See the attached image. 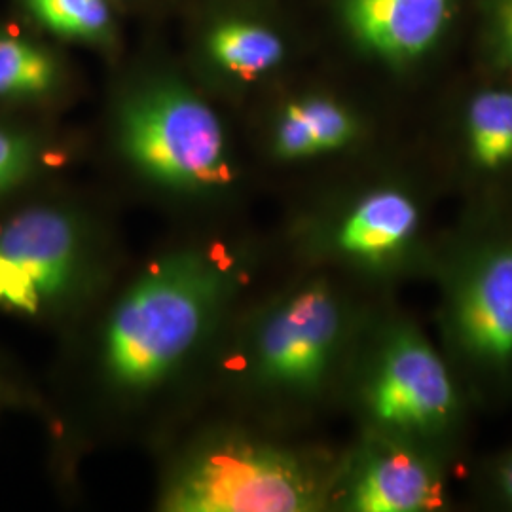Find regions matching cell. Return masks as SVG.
<instances>
[{
  "label": "cell",
  "instance_id": "1",
  "mask_svg": "<svg viewBox=\"0 0 512 512\" xmlns=\"http://www.w3.org/2000/svg\"><path fill=\"white\" fill-rule=\"evenodd\" d=\"M224 274L207 256L177 253L148 268L110 319L105 361L116 384L162 382L202 336Z\"/></svg>",
  "mask_w": 512,
  "mask_h": 512
},
{
  "label": "cell",
  "instance_id": "2",
  "mask_svg": "<svg viewBox=\"0 0 512 512\" xmlns=\"http://www.w3.org/2000/svg\"><path fill=\"white\" fill-rule=\"evenodd\" d=\"M120 143L131 164L171 188H215L234 177L219 116L177 84H156L129 99Z\"/></svg>",
  "mask_w": 512,
  "mask_h": 512
},
{
  "label": "cell",
  "instance_id": "3",
  "mask_svg": "<svg viewBox=\"0 0 512 512\" xmlns=\"http://www.w3.org/2000/svg\"><path fill=\"white\" fill-rule=\"evenodd\" d=\"M317 505V482L298 459L243 442L203 450L162 499L171 512H304Z\"/></svg>",
  "mask_w": 512,
  "mask_h": 512
},
{
  "label": "cell",
  "instance_id": "4",
  "mask_svg": "<svg viewBox=\"0 0 512 512\" xmlns=\"http://www.w3.org/2000/svg\"><path fill=\"white\" fill-rule=\"evenodd\" d=\"M76 260V226L57 209H29L0 224V308L37 313L67 291Z\"/></svg>",
  "mask_w": 512,
  "mask_h": 512
},
{
  "label": "cell",
  "instance_id": "5",
  "mask_svg": "<svg viewBox=\"0 0 512 512\" xmlns=\"http://www.w3.org/2000/svg\"><path fill=\"white\" fill-rule=\"evenodd\" d=\"M368 403L389 429L433 431L452 418L456 391L439 353L418 332L401 330L380 357Z\"/></svg>",
  "mask_w": 512,
  "mask_h": 512
},
{
  "label": "cell",
  "instance_id": "6",
  "mask_svg": "<svg viewBox=\"0 0 512 512\" xmlns=\"http://www.w3.org/2000/svg\"><path fill=\"white\" fill-rule=\"evenodd\" d=\"M342 317L325 285H311L293 296L260 332L258 368L287 389H311L327 372L340 338Z\"/></svg>",
  "mask_w": 512,
  "mask_h": 512
},
{
  "label": "cell",
  "instance_id": "7",
  "mask_svg": "<svg viewBox=\"0 0 512 512\" xmlns=\"http://www.w3.org/2000/svg\"><path fill=\"white\" fill-rule=\"evenodd\" d=\"M459 346L478 363L512 361V241H499L476 256L454 300Z\"/></svg>",
  "mask_w": 512,
  "mask_h": 512
},
{
  "label": "cell",
  "instance_id": "8",
  "mask_svg": "<svg viewBox=\"0 0 512 512\" xmlns=\"http://www.w3.org/2000/svg\"><path fill=\"white\" fill-rule=\"evenodd\" d=\"M342 16L363 48L403 65L439 42L452 16V0H342Z\"/></svg>",
  "mask_w": 512,
  "mask_h": 512
},
{
  "label": "cell",
  "instance_id": "9",
  "mask_svg": "<svg viewBox=\"0 0 512 512\" xmlns=\"http://www.w3.org/2000/svg\"><path fill=\"white\" fill-rule=\"evenodd\" d=\"M439 482L425 459L408 448L389 446L366 459L349 492L359 512H420L439 501Z\"/></svg>",
  "mask_w": 512,
  "mask_h": 512
},
{
  "label": "cell",
  "instance_id": "10",
  "mask_svg": "<svg viewBox=\"0 0 512 512\" xmlns=\"http://www.w3.org/2000/svg\"><path fill=\"white\" fill-rule=\"evenodd\" d=\"M420 209L401 190L384 188L357 203L338 230V247L363 260L397 255L416 236Z\"/></svg>",
  "mask_w": 512,
  "mask_h": 512
},
{
  "label": "cell",
  "instance_id": "11",
  "mask_svg": "<svg viewBox=\"0 0 512 512\" xmlns=\"http://www.w3.org/2000/svg\"><path fill=\"white\" fill-rule=\"evenodd\" d=\"M355 122L338 103L321 97L294 101L283 110L275 129V152L285 160L310 158L346 147Z\"/></svg>",
  "mask_w": 512,
  "mask_h": 512
},
{
  "label": "cell",
  "instance_id": "12",
  "mask_svg": "<svg viewBox=\"0 0 512 512\" xmlns=\"http://www.w3.org/2000/svg\"><path fill=\"white\" fill-rule=\"evenodd\" d=\"M207 50L220 69L255 78L283 61L285 46L274 31L249 21H224L207 38Z\"/></svg>",
  "mask_w": 512,
  "mask_h": 512
},
{
  "label": "cell",
  "instance_id": "13",
  "mask_svg": "<svg viewBox=\"0 0 512 512\" xmlns=\"http://www.w3.org/2000/svg\"><path fill=\"white\" fill-rule=\"evenodd\" d=\"M467 137L480 167L499 169L512 162V92L478 93L467 112Z\"/></svg>",
  "mask_w": 512,
  "mask_h": 512
},
{
  "label": "cell",
  "instance_id": "14",
  "mask_svg": "<svg viewBox=\"0 0 512 512\" xmlns=\"http://www.w3.org/2000/svg\"><path fill=\"white\" fill-rule=\"evenodd\" d=\"M59 80L54 55L27 38L0 35V99L52 92Z\"/></svg>",
  "mask_w": 512,
  "mask_h": 512
},
{
  "label": "cell",
  "instance_id": "15",
  "mask_svg": "<svg viewBox=\"0 0 512 512\" xmlns=\"http://www.w3.org/2000/svg\"><path fill=\"white\" fill-rule=\"evenodd\" d=\"M29 16L57 37L103 42L112 33L105 0H19Z\"/></svg>",
  "mask_w": 512,
  "mask_h": 512
},
{
  "label": "cell",
  "instance_id": "16",
  "mask_svg": "<svg viewBox=\"0 0 512 512\" xmlns=\"http://www.w3.org/2000/svg\"><path fill=\"white\" fill-rule=\"evenodd\" d=\"M31 143L16 131L0 128V190L21 181L33 165Z\"/></svg>",
  "mask_w": 512,
  "mask_h": 512
},
{
  "label": "cell",
  "instance_id": "17",
  "mask_svg": "<svg viewBox=\"0 0 512 512\" xmlns=\"http://www.w3.org/2000/svg\"><path fill=\"white\" fill-rule=\"evenodd\" d=\"M488 31L495 63L512 73V0H490Z\"/></svg>",
  "mask_w": 512,
  "mask_h": 512
},
{
  "label": "cell",
  "instance_id": "18",
  "mask_svg": "<svg viewBox=\"0 0 512 512\" xmlns=\"http://www.w3.org/2000/svg\"><path fill=\"white\" fill-rule=\"evenodd\" d=\"M497 478H499L501 494L505 495V499L512 505V456H509L499 465Z\"/></svg>",
  "mask_w": 512,
  "mask_h": 512
}]
</instances>
